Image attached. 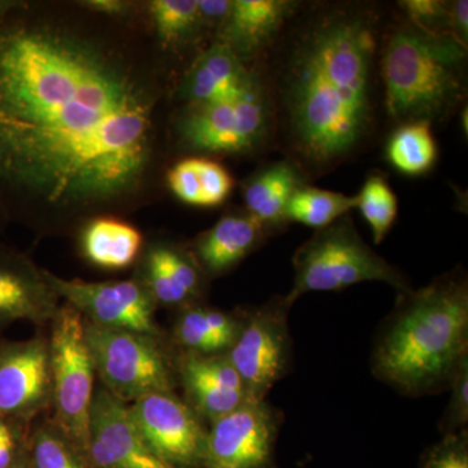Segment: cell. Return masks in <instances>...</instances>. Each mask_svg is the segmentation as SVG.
Here are the masks:
<instances>
[{"mask_svg": "<svg viewBox=\"0 0 468 468\" xmlns=\"http://www.w3.org/2000/svg\"><path fill=\"white\" fill-rule=\"evenodd\" d=\"M263 85L246 61L218 41L194 61L178 94L187 104H202L239 97Z\"/></svg>", "mask_w": 468, "mask_h": 468, "instance_id": "e0dca14e", "label": "cell"}, {"mask_svg": "<svg viewBox=\"0 0 468 468\" xmlns=\"http://www.w3.org/2000/svg\"><path fill=\"white\" fill-rule=\"evenodd\" d=\"M282 417L263 401H246L207 428L203 468H277Z\"/></svg>", "mask_w": 468, "mask_h": 468, "instance_id": "7c38bea8", "label": "cell"}, {"mask_svg": "<svg viewBox=\"0 0 468 468\" xmlns=\"http://www.w3.org/2000/svg\"><path fill=\"white\" fill-rule=\"evenodd\" d=\"M467 48L402 21L385 36L378 68L388 115L399 125L441 122L463 103Z\"/></svg>", "mask_w": 468, "mask_h": 468, "instance_id": "277c9868", "label": "cell"}, {"mask_svg": "<svg viewBox=\"0 0 468 468\" xmlns=\"http://www.w3.org/2000/svg\"><path fill=\"white\" fill-rule=\"evenodd\" d=\"M26 424L0 417V468H11L26 448Z\"/></svg>", "mask_w": 468, "mask_h": 468, "instance_id": "d6a6232c", "label": "cell"}, {"mask_svg": "<svg viewBox=\"0 0 468 468\" xmlns=\"http://www.w3.org/2000/svg\"><path fill=\"white\" fill-rule=\"evenodd\" d=\"M273 120L272 101L263 85L230 100L187 104L178 119L177 132L187 149L245 155L266 144Z\"/></svg>", "mask_w": 468, "mask_h": 468, "instance_id": "ba28073f", "label": "cell"}, {"mask_svg": "<svg viewBox=\"0 0 468 468\" xmlns=\"http://www.w3.org/2000/svg\"><path fill=\"white\" fill-rule=\"evenodd\" d=\"M143 236L119 218L100 217L86 223L81 233V249L86 260L106 270H122L140 255Z\"/></svg>", "mask_w": 468, "mask_h": 468, "instance_id": "603a6c76", "label": "cell"}, {"mask_svg": "<svg viewBox=\"0 0 468 468\" xmlns=\"http://www.w3.org/2000/svg\"><path fill=\"white\" fill-rule=\"evenodd\" d=\"M467 356V280L452 273L418 291L399 292L371 366L378 378L399 392L421 396L451 384Z\"/></svg>", "mask_w": 468, "mask_h": 468, "instance_id": "3957f363", "label": "cell"}, {"mask_svg": "<svg viewBox=\"0 0 468 468\" xmlns=\"http://www.w3.org/2000/svg\"><path fill=\"white\" fill-rule=\"evenodd\" d=\"M302 172L292 160H279L255 172L243 185L245 211L267 230L285 224L289 199L304 184Z\"/></svg>", "mask_w": 468, "mask_h": 468, "instance_id": "44dd1931", "label": "cell"}, {"mask_svg": "<svg viewBox=\"0 0 468 468\" xmlns=\"http://www.w3.org/2000/svg\"><path fill=\"white\" fill-rule=\"evenodd\" d=\"M43 272L58 297L79 311L86 322L162 338L155 318L158 306L140 280L89 282Z\"/></svg>", "mask_w": 468, "mask_h": 468, "instance_id": "8fae6325", "label": "cell"}, {"mask_svg": "<svg viewBox=\"0 0 468 468\" xmlns=\"http://www.w3.org/2000/svg\"><path fill=\"white\" fill-rule=\"evenodd\" d=\"M86 341L101 387L126 403L158 390H175V359L160 338L104 328L85 320Z\"/></svg>", "mask_w": 468, "mask_h": 468, "instance_id": "52a82bcc", "label": "cell"}, {"mask_svg": "<svg viewBox=\"0 0 468 468\" xmlns=\"http://www.w3.org/2000/svg\"><path fill=\"white\" fill-rule=\"evenodd\" d=\"M380 18L368 5L319 7L286 39L277 109L292 162L335 167L362 149L377 122Z\"/></svg>", "mask_w": 468, "mask_h": 468, "instance_id": "7a4b0ae2", "label": "cell"}, {"mask_svg": "<svg viewBox=\"0 0 468 468\" xmlns=\"http://www.w3.org/2000/svg\"><path fill=\"white\" fill-rule=\"evenodd\" d=\"M203 271L196 258L172 243H156L146 252L140 282L156 306L198 304L203 292Z\"/></svg>", "mask_w": 468, "mask_h": 468, "instance_id": "ac0fdd59", "label": "cell"}, {"mask_svg": "<svg viewBox=\"0 0 468 468\" xmlns=\"http://www.w3.org/2000/svg\"><path fill=\"white\" fill-rule=\"evenodd\" d=\"M230 0H198L201 27H221L229 15Z\"/></svg>", "mask_w": 468, "mask_h": 468, "instance_id": "e575fe53", "label": "cell"}, {"mask_svg": "<svg viewBox=\"0 0 468 468\" xmlns=\"http://www.w3.org/2000/svg\"><path fill=\"white\" fill-rule=\"evenodd\" d=\"M385 153L390 165L401 174H427L435 165L437 159L432 124L427 122H411L399 125L390 135Z\"/></svg>", "mask_w": 468, "mask_h": 468, "instance_id": "d4e9b609", "label": "cell"}, {"mask_svg": "<svg viewBox=\"0 0 468 468\" xmlns=\"http://www.w3.org/2000/svg\"><path fill=\"white\" fill-rule=\"evenodd\" d=\"M150 11L159 39L165 45L184 41L201 27L198 0H154Z\"/></svg>", "mask_w": 468, "mask_h": 468, "instance_id": "f1b7e54d", "label": "cell"}, {"mask_svg": "<svg viewBox=\"0 0 468 468\" xmlns=\"http://www.w3.org/2000/svg\"><path fill=\"white\" fill-rule=\"evenodd\" d=\"M291 307L285 297H276L241 316L239 335L226 354L241 378L248 401L266 399L288 372Z\"/></svg>", "mask_w": 468, "mask_h": 468, "instance_id": "9c48e42d", "label": "cell"}, {"mask_svg": "<svg viewBox=\"0 0 468 468\" xmlns=\"http://www.w3.org/2000/svg\"><path fill=\"white\" fill-rule=\"evenodd\" d=\"M449 36L466 46L468 41V2L455 0L449 5Z\"/></svg>", "mask_w": 468, "mask_h": 468, "instance_id": "836d02e7", "label": "cell"}, {"mask_svg": "<svg viewBox=\"0 0 468 468\" xmlns=\"http://www.w3.org/2000/svg\"><path fill=\"white\" fill-rule=\"evenodd\" d=\"M298 7L291 0H233L218 42L249 60L273 42Z\"/></svg>", "mask_w": 468, "mask_h": 468, "instance_id": "d6986e66", "label": "cell"}, {"mask_svg": "<svg viewBox=\"0 0 468 468\" xmlns=\"http://www.w3.org/2000/svg\"><path fill=\"white\" fill-rule=\"evenodd\" d=\"M86 457L92 468H171L147 448L128 403L101 385L92 399Z\"/></svg>", "mask_w": 468, "mask_h": 468, "instance_id": "5bb4252c", "label": "cell"}, {"mask_svg": "<svg viewBox=\"0 0 468 468\" xmlns=\"http://www.w3.org/2000/svg\"><path fill=\"white\" fill-rule=\"evenodd\" d=\"M27 451L30 468H92L84 452L52 420L42 421L27 435Z\"/></svg>", "mask_w": 468, "mask_h": 468, "instance_id": "4316f807", "label": "cell"}, {"mask_svg": "<svg viewBox=\"0 0 468 468\" xmlns=\"http://www.w3.org/2000/svg\"><path fill=\"white\" fill-rule=\"evenodd\" d=\"M449 5L451 2L441 0H403L399 3L406 21L424 32L442 36H449Z\"/></svg>", "mask_w": 468, "mask_h": 468, "instance_id": "f546056e", "label": "cell"}, {"mask_svg": "<svg viewBox=\"0 0 468 468\" xmlns=\"http://www.w3.org/2000/svg\"><path fill=\"white\" fill-rule=\"evenodd\" d=\"M356 207V196H346L303 184L289 199L285 218L286 223L295 221L319 230L350 214L351 209Z\"/></svg>", "mask_w": 468, "mask_h": 468, "instance_id": "484cf974", "label": "cell"}, {"mask_svg": "<svg viewBox=\"0 0 468 468\" xmlns=\"http://www.w3.org/2000/svg\"><path fill=\"white\" fill-rule=\"evenodd\" d=\"M151 452L171 468L205 466L207 428L175 390L144 394L128 403Z\"/></svg>", "mask_w": 468, "mask_h": 468, "instance_id": "30bf717a", "label": "cell"}, {"mask_svg": "<svg viewBox=\"0 0 468 468\" xmlns=\"http://www.w3.org/2000/svg\"><path fill=\"white\" fill-rule=\"evenodd\" d=\"M241 316L201 304L181 309L172 328V340L181 353L224 354L239 335Z\"/></svg>", "mask_w": 468, "mask_h": 468, "instance_id": "7402d4cb", "label": "cell"}, {"mask_svg": "<svg viewBox=\"0 0 468 468\" xmlns=\"http://www.w3.org/2000/svg\"><path fill=\"white\" fill-rule=\"evenodd\" d=\"M452 397L442 419L443 435L467 430L468 424V356L462 360L460 367L452 375Z\"/></svg>", "mask_w": 468, "mask_h": 468, "instance_id": "1f68e13d", "label": "cell"}, {"mask_svg": "<svg viewBox=\"0 0 468 468\" xmlns=\"http://www.w3.org/2000/svg\"><path fill=\"white\" fill-rule=\"evenodd\" d=\"M175 366L185 402L202 421L212 424L248 401L241 378L226 353L205 356L180 351Z\"/></svg>", "mask_w": 468, "mask_h": 468, "instance_id": "9a60e30c", "label": "cell"}, {"mask_svg": "<svg viewBox=\"0 0 468 468\" xmlns=\"http://www.w3.org/2000/svg\"><path fill=\"white\" fill-rule=\"evenodd\" d=\"M79 7H84L92 14L104 15V16H122L128 12L131 5L122 0H85L77 3Z\"/></svg>", "mask_w": 468, "mask_h": 468, "instance_id": "d590c367", "label": "cell"}, {"mask_svg": "<svg viewBox=\"0 0 468 468\" xmlns=\"http://www.w3.org/2000/svg\"><path fill=\"white\" fill-rule=\"evenodd\" d=\"M11 468H30L29 460H27V445L23 449L21 454L18 455L17 461L15 462L14 466Z\"/></svg>", "mask_w": 468, "mask_h": 468, "instance_id": "74e56055", "label": "cell"}, {"mask_svg": "<svg viewBox=\"0 0 468 468\" xmlns=\"http://www.w3.org/2000/svg\"><path fill=\"white\" fill-rule=\"evenodd\" d=\"M27 7L26 3L16 2V0H0V21Z\"/></svg>", "mask_w": 468, "mask_h": 468, "instance_id": "8d00e7d4", "label": "cell"}, {"mask_svg": "<svg viewBox=\"0 0 468 468\" xmlns=\"http://www.w3.org/2000/svg\"><path fill=\"white\" fill-rule=\"evenodd\" d=\"M60 306L41 268L21 252L0 248V329L23 320L51 323Z\"/></svg>", "mask_w": 468, "mask_h": 468, "instance_id": "2e32d148", "label": "cell"}, {"mask_svg": "<svg viewBox=\"0 0 468 468\" xmlns=\"http://www.w3.org/2000/svg\"><path fill=\"white\" fill-rule=\"evenodd\" d=\"M26 9L0 21V196L50 227L138 203L159 165L155 72L97 27Z\"/></svg>", "mask_w": 468, "mask_h": 468, "instance_id": "6da1fadb", "label": "cell"}, {"mask_svg": "<svg viewBox=\"0 0 468 468\" xmlns=\"http://www.w3.org/2000/svg\"><path fill=\"white\" fill-rule=\"evenodd\" d=\"M48 346L55 410L52 421L86 455L95 368L86 341L85 319L69 304L60 306L52 319Z\"/></svg>", "mask_w": 468, "mask_h": 468, "instance_id": "8992f818", "label": "cell"}, {"mask_svg": "<svg viewBox=\"0 0 468 468\" xmlns=\"http://www.w3.org/2000/svg\"><path fill=\"white\" fill-rule=\"evenodd\" d=\"M267 233L245 209L230 212L197 239L193 257L205 275L220 276L250 255Z\"/></svg>", "mask_w": 468, "mask_h": 468, "instance_id": "ffe728a7", "label": "cell"}, {"mask_svg": "<svg viewBox=\"0 0 468 468\" xmlns=\"http://www.w3.org/2000/svg\"><path fill=\"white\" fill-rule=\"evenodd\" d=\"M51 403L48 338L0 343V417L27 426Z\"/></svg>", "mask_w": 468, "mask_h": 468, "instance_id": "4fadbf2b", "label": "cell"}, {"mask_svg": "<svg viewBox=\"0 0 468 468\" xmlns=\"http://www.w3.org/2000/svg\"><path fill=\"white\" fill-rule=\"evenodd\" d=\"M420 468H468V432L443 435L421 457Z\"/></svg>", "mask_w": 468, "mask_h": 468, "instance_id": "4dcf8cb0", "label": "cell"}, {"mask_svg": "<svg viewBox=\"0 0 468 468\" xmlns=\"http://www.w3.org/2000/svg\"><path fill=\"white\" fill-rule=\"evenodd\" d=\"M171 192L181 202L198 207L221 205L232 193L234 180L228 169L207 158H187L176 163L167 176Z\"/></svg>", "mask_w": 468, "mask_h": 468, "instance_id": "cb8c5ba5", "label": "cell"}, {"mask_svg": "<svg viewBox=\"0 0 468 468\" xmlns=\"http://www.w3.org/2000/svg\"><path fill=\"white\" fill-rule=\"evenodd\" d=\"M356 198V208H359L360 214L367 221L374 241L378 245L384 241L396 221L399 199L387 178L380 174L368 175Z\"/></svg>", "mask_w": 468, "mask_h": 468, "instance_id": "83f0119b", "label": "cell"}, {"mask_svg": "<svg viewBox=\"0 0 468 468\" xmlns=\"http://www.w3.org/2000/svg\"><path fill=\"white\" fill-rule=\"evenodd\" d=\"M294 282L285 295L294 304L313 292H337L366 282H385L410 291L405 277L363 241L347 214L307 239L292 257Z\"/></svg>", "mask_w": 468, "mask_h": 468, "instance_id": "5b68a950", "label": "cell"}]
</instances>
